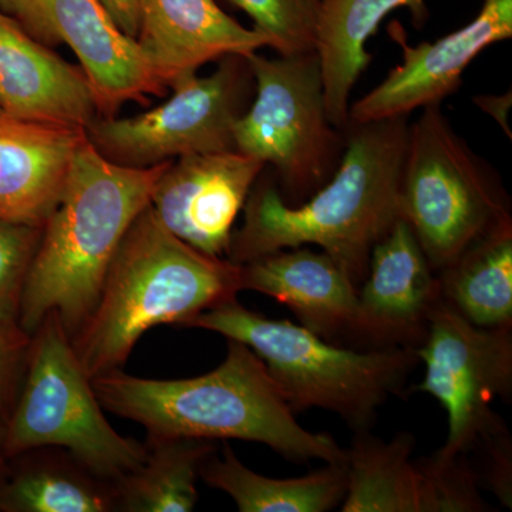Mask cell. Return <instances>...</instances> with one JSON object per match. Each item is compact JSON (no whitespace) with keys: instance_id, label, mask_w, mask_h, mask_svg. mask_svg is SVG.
<instances>
[{"instance_id":"6da1fadb","label":"cell","mask_w":512,"mask_h":512,"mask_svg":"<svg viewBox=\"0 0 512 512\" xmlns=\"http://www.w3.org/2000/svg\"><path fill=\"white\" fill-rule=\"evenodd\" d=\"M409 126V116L349 121L335 174L296 207L282 200L275 178L259 175L225 258L242 265L281 249L316 245L359 289L373 249L400 220Z\"/></svg>"},{"instance_id":"7a4b0ae2","label":"cell","mask_w":512,"mask_h":512,"mask_svg":"<svg viewBox=\"0 0 512 512\" xmlns=\"http://www.w3.org/2000/svg\"><path fill=\"white\" fill-rule=\"evenodd\" d=\"M228 340L217 369L191 379L157 380L123 370L92 379L103 409L147 430L148 439L241 440L264 444L293 463H346V448L296 420L264 363Z\"/></svg>"},{"instance_id":"3957f363","label":"cell","mask_w":512,"mask_h":512,"mask_svg":"<svg viewBox=\"0 0 512 512\" xmlns=\"http://www.w3.org/2000/svg\"><path fill=\"white\" fill-rule=\"evenodd\" d=\"M170 163L126 167L101 156L84 138L23 285L18 325L26 335L52 312L70 339L79 332L99 301L124 235L150 205Z\"/></svg>"},{"instance_id":"277c9868","label":"cell","mask_w":512,"mask_h":512,"mask_svg":"<svg viewBox=\"0 0 512 512\" xmlns=\"http://www.w3.org/2000/svg\"><path fill=\"white\" fill-rule=\"evenodd\" d=\"M241 292V266L197 251L171 234L150 205L121 241L99 301L72 338L84 372L94 377L123 370L147 330L188 328L200 313Z\"/></svg>"},{"instance_id":"5b68a950","label":"cell","mask_w":512,"mask_h":512,"mask_svg":"<svg viewBox=\"0 0 512 512\" xmlns=\"http://www.w3.org/2000/svg\"><path fill=\"white\" fill-rule=\"evenodd\" d=\"M188 328L244 343L262 360L293 413L326 410L355 433L372 430L379 410L393 396L406 394L420 365L417 348L335 345L302 325L249 311L237 299L200 313Z\"/></svg>"},{"instance_id":"8992f818","label":"cell","mask_w":512,"mask_h":512,"mask_svg":"<svg viewBox=\"0 0 512 512\" xmlns=\"http://www.w3.org/2000/svg\"><path fill=\"white\" fill-rule=\"evenodd\" d=\"M399 202L400 218L436 272L512 222L500 174L454 130L441 103L423 107L410 123Z\"/></svg>"},{"instance_id":"52a82bcc","label":"cell","mask_w":512,"mask_h":512,"mask_svg":"<svg viewBox=\"0 0 512 512\" xmlns=\"http://www.w3.org/2000/svg\"><path fill=\"white\" fill-rule=\"evenodd\" d=\"M25 379L2 427L6 458L60 448L109 483L133 473L147 456L146 444L113 429L56 313L30 336Z\"/></svg>"},{"instance_id":"ba28073f","label":"cell","mask_w":512,"mask_h":512,"mask_svg":"<svg viewBox=\"0 0 512 512\" xmlns=\"http://www.w3.org/2000/svg\"><path fill=\"white\" fill-rule=\"evenodd\" d=\"M247 60L255 93L235 123V150L271 165L282 200L296 207L335 174L345 130L330 123L316 52Z\"/></svg>"},{"instance_id":"9c48e42d","label":"cell","mask_w":512,"mask_h":512,"mask_svg":"<svg viewBox=\"0 0 512 512\" xmlns=\"http://www.w3.org/2000/svg\"><path fill=\"white\" fill-rule=\"evenodd\" d=\"M215 72L197 73L171 84V96L133 117H97L86 136L113 163L154 167L192 156L235 150L234 126L255 93L247 57L218 60Z\"/></svg>"},{"instance_id":"30bf717a","label":"cell","mask_w":512,"mask_h":512,"mask_svg":"<svg viewBox=\"0 0 512 512\" xmlns=\"http://www.w3.org/2000/svg\"><path fill=\"white\" fill-rule=\"evenodd\" d=\"M424 376L407 393L433 396L447 412L436 456H468L481 437L507 426L491 404L512 397V328H478L439 301L417 348Z\"/></svg>"},{"instance_id":"8fae6325","label":"cell","mask_w":512,"mask_h":512,"mask_svg":"<svg viewBox=\"0 0 512 512\" xmlns=\"http://www.w3.org/2000/svg\"><path fill=\"white\" fill-rule=\"evenodd\" d=\"M0 10L37 42L72 49L101 117L116 116L127 101L167 93L137 40L121 30L101 0H0Z\"/></svg>"},{"instance_id":"7c38bea8","label":"cell","mask_w":512,"mask_h":512,"mask_svg":"<svg viewBox=\"0 0 512 512\" xmlns=\"http://www.w3.org/2000/svg\"><path fill=\"white\" fill-rule=\"evenodd\" d=\"M390 35L402 49V63L350 106L352 123L410 116L456 93L463 73L483 50L511 39L512 0H483L476 19L434 43L410 46L399 25L390 28Z\"/></svg>"},{"instance_id":"4fadbf2b","label":"cell","mask_w":512,"mask_h":512,"mask_svg":"<svg viewBox=\"0 0 512 512\" xmlns=\"http://www.w3.org/2000/svg\"><path fill=\"white\" fill-rule=\"evenodd\" d=\"M265 167L237 150L177 158L157 181L151 211L185 244L225 258L235 221Z\"/></svg>"},{"instance_id":"5bb4252c","label":"cell","mask_w":512,"mask_h":512,"mask_svg":"<svg viewBox=\"0 0 512 512\" xmlns=\"http://www.w3.org/2000/svg\"><path fill=\"white\" fill-rule=\"evenodd\" d=\"M359 298L360 349L419 348L439 303L437 272L406 221L373 249Z\"/></svg>"},{"instance_id":"9a60e30c","label":"cell","mask_w":512,"mask_h":512,"mask_svg":"<svg viewBox=\"0 0 512 512\" xmlns=\"http://www.w3.org/2000/svg\"><path fill=\"white\" fill-rule=\"evenodd\" d=\"M239 266L241 291L271 296L288 306L303 328L330 343L359 346L357 288L328 254L288 248Z\"/></svg>"},{"instance_id":"2e32d148","label":"cell","mask_w":512,"mask_h":512,"mask_svg":"<svg viewBox=\"0 0 512 512\" xmlns=\"http://www.w3.org/2000/svg\"><path fill=\"white\" fill-rule=\"evenodd\" d=\"M0 111L13 119L72 128L99 116L82 67L67 63L0 10Z\"/></svg>"},{"instance_id":"e0dca14e","label":"cell","mask_w":512,"mask_h":512,"mask_svg":"<svg viewBox=\"0 0 512 512\" xmlns=\"http://www.w3.org/2000/svg\"><path fill=\"white\" fill-rule=\"evenodd\" d=\"M136 40L167 90L204 64L268 46L258 30L242 26L215 0H140Z\"/></svg>"},{"instance_id":"ac0fdd59","label":"cell","mask_w":512,"mask_h":512,"mask_svg":"<svg viewBox=\"0 0 512 512\" xmlns=\"http://www.w3.org/2000/svg\"><path fill=\"white\" fill-rule=\"evenodd\" d=\"M413 434L390 441L357 431L346 448L348 488L342 512H447L451 473L439 458L413 460Z\"/></svg>"},{"instance_id":"d6986e66","label":"cell","mask_w":512,"mask_h":512,"mask_svg":"<svg viewBox=\"0 0 512 512\" xmlns=\"http://www.w3.org/2000/svg\"><path fill=\"white\" fill-rule=\"evenodd\" d=\"M84 138L82 128L30 123L0 113V220L45 227Z\"/></svg>"},{"instance_id":"ffe728a7","label":"cell","mask_w":512,"mask_h":512,"mask_svg":"<svg viewBox=\"0 0 512 512\" xmlns=\"http://www.w3.org/2000/svg\"><path fill=\"white\" fill-rule=\"evenodd\" d=\"M407 8L421 28L429 18L424 0H322L315 52L322 72L323 93L330 123L339 130L349 124L353 87L373 56L366 50L384 19Z\"/></svg>"},{"instance_id":"44dd1931","label":"cell","mask_w":512,"mask_h":512,"mask_svg":"<svg viewBox=\"0 0 512 512\" xmlns=\"http://www.w3.org/2000/svg\"><path fill=\"white\" fill-rule=\"evenodd\" d=\"M208 487L229 495L241 512H328L339 508L348 488L346 463H325L302 477L271 478L249 470L225 444L201 466Z\"/></svg>"},{"instance_id":"7402d4cb","label":"cell","mask_w":512,"mask_h":512,"mask_svg":"<svg viewBox=\"0 0 512 512\" xmlns=\"http://www.w3.org/2000/svg\"><path fill=\"white\" fill-rule=\"evenodd\" d=\"M441 301L478 328H512V222L437 272Z\"/></svg>"},{"instance_id":"603a6c76","label":"cell","mask_w":512,"mask_h":512,"mask_svg":"<svg viewBox=\"0 0 512 512\" xmlns=\"http://www.w3.org/2000/svg\"><path fill=\"white\" fill-rule=\"evenodd\" d=\"M137 470L114 483L116 511L190 512L198 503L197 480L204 461L217 453L215 441L147 440Z\"/></svg>"},{"instance_id":"cb8c5ba5","label":"cell","mask_w":512,"mask_h":512,"mask_svg":"<svg viewBox=\"0 0 512 512\" xmlns=\"http://www.w3.org/2000/svg\"><path fill=\"white\" fill-rule=\"evenodd\" d=\"M0 511H116L114 483L86 470L69 453L29 461L0 483Z\"/></svg>"},{"instance_id":"d4e9b609","label":"cell","mask_w":512,"mask_h":512,"mask_svg":"<svg viewBox=\"0 0 512 512\" xmlns=\"http://www.w3.org/2000/svg\"><path fill=\"white\" fill-rule=\"evenodd\" d=\"M279 56L315 52L322 0H228Z\"/></svg>"},{"instance_id":"484cf974","label":"cell","mask_w":512,"mask_h":512,"mask_svg":"<svg viewBox=\"0 0 512 512\" xmlns=\"http://www.w3.org/2000/svg\"><path fill=\"white\" fill-rule=\"evenodd\" d=\"M42 229L0 220V325L19 326L23 285Z\"/></svg>"},{"instance_id":"4316f807","label":"cell","mask_w":512,"mask_h":512,"mask_svg":"<svg viewBox=\"0 0 512 512\" xmlns=\"http://www.w3.org/2000/svg\"><path fill=\"white\" fill-rule=\"evenodd\" d=\"M471 453L477 456V466L473 468L481 488L493 493L503 507L511 510L512 439L508 426L481 437Z\"/></svg>"},{"instance_id":"83f0119b","label":"cell","mask_w":512,"mask_h":512,"mask_svg":"<svg viewBox=\"0 0 512 512\" xmlns=\"http://www.w3.org/2000/svg\"><path fill=\"white\" fill-rule=\"evenodd\" d=\"M29 343L30 336L19 326L0 325V417L8 409Z\"/></svg>"},{"instance_id":"f1b7e54d","label":"cell","mask_w":512,"mask_h":512,"mask_svg":"<svg viewBox=\"0 0 512 512\" xmlns=\"http://www.w3.org/2000/svg\"><path fill=\"white\" fill-rule=\"evenodd\" d=\"M124 33L136 39L140 23V0H101Z\"/></svg>"},{"instance_id":"f546056e","label":"cell","mask_w":512,"mask_h":512,"mask_svg":"<svg viewBox=\"0 0 512 512\" xmlns=\"http://www.w3.org/2000/svg\"><path fill=\"white\" fill-rule=\"evenodd\" d=\"M10 470L8 466V458H6L5 453H3L2 446V427H0V483L6 480V477L9 476Z\"/></svg>"},{"instance_id":"4dcf8cb0","label":"cell","mask_w":512,"mask_h":512,"mask_svg":"<svg viewBox=\"0 0 512 512\" xmlns=\"http://www.w3.org/2000/svg\"><path fill=\"white\" fill-rule=\"evenodd\" d=\"M0 113H2V111H0Z\"/></svg>"}]
</instances>
